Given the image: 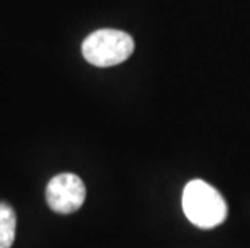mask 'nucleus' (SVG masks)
<instances>
[{
	"label": "nucleus",
	"mask_w": 250,
	"mask_h": 248,
	"mask_svg": "<svg viewBox=\"0 0 250 248\" xmlns=\"http://www.w3.org/2000/svg\"><path fill=\"white\" fill-rule=\"evenodd\" d=\"M17 214L8 203H0V248H10L15 242Z\"/></svg>",
	"instance_id": "obj_4"
},
{
	"label": "nucleus",
	"mask_w": 250,
	"mask_h": 248,
	"mask_svg": "<svg viewBox=\"0 0 250 248\" xmlns=\"http://www.w3.org/2000/svg\"><path fill=\"white\" fill-rule=\"evenodd\" d=\"M183 211L190 223L200 229H213L228 216V205L213 186L202 179L186 184L183 191Z\"/></svg>",
	"instance_id": "obj_1"
},
{
	"label": "nucleus",
	"mask_w": 250,
	"mask_h": 248,
	"mask_svg": "<svg viewBox=\"0 0 250 248\" xmlns=\"http://www.w3.org/2000/svg\"><path fill=\"white\" fill-rule=\"evenodd\" d=\"M45 200L52 211L70 214L83 207L86 200V186L83 179L71 172L52 177L45 189Z\"/></svg>",
	"instance_id": "obj_3"
},
{
	"label": "nucleus",
	"mask_w": 250,
	"mask_h": 248,
	"mask_svg": "<svg viewBox=\"0 0 250 248\" xmlns=\"http://www.w3.org/2000/svg\"><path fill=\"white\" fill-rule=\"evenodd\" d=\"M86 61L99 68L116 66L126 61L134 52V40L127 33L118 29H99L83 42Z\"/></svg>",
	"instance_id": "obj_2"
}]
</instances>
